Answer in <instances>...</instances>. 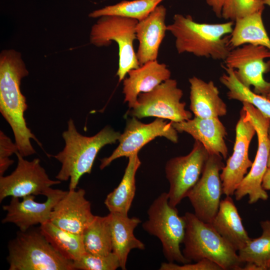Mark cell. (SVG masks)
<instances>
[{"mask_svg": "<svg viewBox=\"0 0 270 270\" xmlns=\"http://www.w3.org/2000/svg\"><path fill=\"white\" fill-rule=\"evenodd\" d=\"M28 74L21 54L5 50L0 54V112L11 127L18 152L24 157L36 153L30 140L42 144L28 127L24 112L28 108L21 80Z\"/></svg>", "mask_w": 270, "mask_h": 270, "instance_id": "1", "label": "cell"}, {"mask_svg": "<svg viewBox=\"0 0 270 270\" xmlns=\"http://www.w3.org/2000/svg\"><path fill=\"white\" fill-rule=\"evenodd\" d=\"M68 130L63 132L64 149L55 155H50L62 164L56 176L60 181L70 180L69 190H76L80 178L90 174L99 151L107 144L116 142L120 136L119 132L106 126L94 136H87L80 134L72 119L68 122Z\"/></svg>", "mask_w": 270, "mask_h": 270, "instance_id": "2", "label": "cell"}, {"mask_svg": "<svg viewBox=\"0 0 270 270\" xmlns=\"http://www.w3.org/2000/svg\"><path fill=\"white\" fill-rule=\"evenodd\" d=\"M234 22L220 24L199 23L190 15L176 14L173 22L167 26V31L176 38L178 54L191 53L200 57L224 60L233 49L230 36Z\"/></svg>", "mask_w": 270, "mask_h": 270, "instance_id": "3", "label": "cell"}, {"mask_svg": "<svg viewBox=\"0 0 270 270\" xmlns=\"http://www.w3.org/2000/svg\"><path fill=\"white\" fill-rule=\"evenodd\" d=\"M186 228L182 252L189 261L207 259L222 270H241L244 264L236 251L214 229L210 223L200 220L194 214L186 212L184 215Z\"/></svg>", "mask_w": 270, "mask_h": 270, "instance_id": "4", "label": "cell"}, {"mask_svg": "<svg viewBox=\"0 0 270 270\" xmlns=\"http://www.w3.org/2000/svg\"><path fill=\"white\" fill-rule=\"evenodd\" d=\"M9 270H74L38 230L20 231L8 244Z\"/></svg>", "mask_w": 270, "mask_h": 270, "instance_id": "5", "label": "cell"}, {"mask_svg": "<svg viewBox=\"0 0 270 270\" xmlns=\"http://www.w3.org/2000/svg\"><path fill=\"white\" fill-rule=\"evenodd\" d=\"M148 219L142 224L143 229L160 241L162 252L168 262L180 264L190 262L180 249L186 228L184 216H180L176 207L168 202V192L158 196L150 206Z\"/></svg>", "mask_w": 270, "mask_h": 270, "instance_id": "6", "label": "cell"}, {"mask_svg": "<svg viewBox=\"0 0 270 270\" xmlns=\"http://www.w3.org/2000/svg\"><path fill=\"white\" fill-rule=\"evenodd\" d=\"M92 26L90 42L98 47L108 46L115 41L118 46V68L116 75L120 82L128 72L140 66L134 48L136 39V26L138 20L117 16H104L98 18Z\"/></svg>", "mask_w": 270, "mask_h": 270, "instance_id": "7", "label": "cell"}, {"mask_svg": "<svg viewBox=\"0 0 270 270\" xmlns=\"http://www.w3.org/2000/svg\"><path fill=\"white\" fill-rule=\"evenodd\" d=\"M242 108L246 110L254 125L258 136V148L255 159L250 172L246 174L234 192L236 200H241L248 196L249 204L261 200H266L268 195L262 187L264 176L268 168L270 150L268 128L270 118L264 116L252 104L243 102Z\"/></svg>", "mask_w": 270, "mask_h": 270, "instance_id": "8", "label": "cell"}, {"mask_svg": "<svg viewBox=\"0 0 270 270\" xmlns=\"http://www.w3.org/2000/svg\"><path fill=\"white\" fill-rule=\"evenodd\" d=\"M182 96L176 80L170 78L150 92L140 94L129 114L138 119L152 116L172 122L188 120L192 114L185 109L186 103L181 102Z\"/></svg>", "mask_w": 270, "mask_h": 270, "instance_id": "9", "label": "cell"}, {"mask_svg": "<svg viewBox=\"0 0 270 270\" xmlns=\"http://www.w3.org/2000/svg\"><path fill=\"white\" fill-rule=\"evenodd\" d=\"M210 154L200 142L195 140L190 152L184 156L169 160L165 166L170 188L169 204L176 207L197 183Z\"/></svg>", "mask_w": 270, "mask_h": 270, "instance_id": "10", "label": "cell"}, {"mask_svg": "<svg viewBox=\"0 0 270 270\" xmlns=\"http://www.w3.org/2000/svg\"><path fill=\"white\" fill-rule=\"evenodd\" d=\"M270 50L261 46L244 44L233 48L224 60L226 66L234 70L238 80L245 86L264 96L270 92V82L264 74L270 70Z\"/></svg>", "mask_w": 270, "mask_h": 270, "instance_id": "11", "label": "cell"}, {"mask_svg": "<svg viewBox=\"0 0 270 270\" xmlns=\"http://www.w3.org/2000/svg\"><path fill=\"white\" fill-rule=\"evenodd\" d=\"M18 164L14 170L10 175L0 176V202L11 196L22 198L28 195H44L51 186L61 183L59 180L50 178L40 160H25L18 152L15 154Z\"/></svg>", "mask_w": 270, "mask_h": 270, "instance_id": "12", "label": "cell"}, {"mask_svg": "<svg viewBox=\"0 0 270 270\" xmlns=\"http://www.w3.org/2000/svg\"><path fill=\"white\" fill-rule=\"evenodd\" d=\"M156 137H164L174 143L178 142V132L171 122L156 118L150 123L144 124L132 116L126 120L124 131L118 139V147L109 156L100 159V169L103 170L118 158H128L138 153L144 146Z\"/></svg>", "mask_w": 270, "mask_h": 270, "instance_id": "13", "label": "cell"}, {"mask_svg": "<svg viewBox=\"0 0 270 270\" xmlns=\"http://www.w3.org/2000/svg\"><path fill=\"white\" fill-rule=\"evenodd\" d=\"M220 155H209L200 178L188 192L194 214L200 220L211 223L216 214L223 194L220 172L224 166Z\"/></svg>", "mask_w": 270, "mask_h": 270, "instance_id": "14", "label": "cell"}, {"mask_svg": "<svg viewBox=\"0 0 270 270\" xmlns=\"http://www.w3.org/2000/svg\"><path fill=\"white\" fill-rule=\"evenodd\" d=\"M256 133L248 114L242 108L236 128V140L232 155L220 174L223 194L232 196L240 183L251 168L252 162L248 156L250 142Z\"/></svg>", "mask_w": 270, "mask_h": 270, "instance_id": "15", "label": "cell"}, {"mask_svg": "<svg viewBox=\"0 0 270 270\" xmlns=\"http://www.w3.org/2000/svg\"><path fill=\"white\" fill-rule=\"evenodd\" d=\"M66 192L52 188L46 196V200L43 202L35 201L34 195L24 196L22 201L18 198L12 197L10 203L2 206L6 214L2 222L14 224L22 232H26L34 226L44 224L50 221L54 206Z\"/></svg>", "mask_w": 270, "mask_h": 270, "instance_id": "16", "label": "cell"}, {"mask_svg": "<svg viewBox=\"0 0 270 270\" xmlns=\"http://www.w3.org/2000/svg\"><path fill=\"white\" fill-rule=\"evenodd\" d=\"M85 194L82 188L69 190L54 206L50 221L63 230L82 235L96 217Z\"/></svg>", "mask_w": 270, "mask_h": 270, "instance_id": "17", "label": "cell"}, {"mask_svg": "<svg viewBox=\"0 0 270 270\" xmlns=\"http://www.w3.org/2000/svg\"><path fill=\"white\" fill-rule=\"evenodd\" d=\"M178 132H185L202 143L210 154H216L226 160L228 148L225 142L228 134L219 118H203L196 116L180 122H170Z\"/></svg>", "mask_w": 270, "mask_h": 270, "instance_id": "18", "label": "cell"}, {"mask_svg": "<svg viewBox=\"0 0 270 270\" xmlns=\"http://www.w3.org/2000/svg\"><path fill=\"white\" fill-rule=\"evenodd\" d=\"M166 10L158 6L144 20L138 22L136 36L139 44L136 52L140 66L157 60L160 45L167 31L165 23Z\"/></svg>", "mask_w": 270, "mask_h": 270, "instance_id": "19", "label": "cell"}, {"mask_svg": "<svg viewBox=\"0 0 270 270\" xmlns=\"http://www.w3.org/2000/svg\"><path fill=\"white\" fill-rule=\"evenodd\" d=\"M123 81L124 102L132 108L140 93L150 92L158 86L170 78L171 72L164 64L157 60L148 62L137 68L130 70Z\"/></svg>", "mask_w": 270, "mask_h": 270, "instance_id": "20", "label": "cell"}, {"mask_svg": "<svg viewBox=\"0 0 270 270\" xmlns=\"http://www.w3.org/2000/svg\"><path fill=\"white\" fill-rule=\"evenodd\" d=\"M188 81L190 109L196 116L219 118L226 114V106L212 81L206 82L194 76L190 78Z\"/></svg>", "mask_w": 270, "mask_h": 270, "instance_id": "21", "label": "cell"}, {"mask_svg": "<svg viewBox=\"0 0 270 270\" xmlns=\"http://www.w3.org/2000/svg\"><path fill=\"white\" fill-rule=\"evenodd\" d=\"M112 244V252L118 257L120 268L126 269L128 257L133 249L143 250L144 244L134 234L136 227L141 223L136 217L118 212H110Z\"/></svg>", "mask_w": 270, "mask_h": 270, "instance_id": "22", "label": "cell"}, {"mask_svg": "<svg viewBox=\"0 0 270 270\" xmlns=\"http://www.w3.org/2000/svg\"><path fill=\"white\" fill-rule=\"evenodd\" d=\"M210 224L236 251L244 247L251 239L230 196L221 200L218 212Z\"/></svg>", "mask_w": 270, "mask_h": 270, "instance_id": "23", "label": "cell"}, {"mask_svg": "<svg viewBox=\"0 0 270 270\" xmlns=\"http://www.w3.org/2000/svg\"><path fill=\"white\" fill-rule=\"evenodd\" d=\"M138 154H134L128 157V163L120 182L105 199L104 204L110 212L128 215L136 194V173L141 164Z\"/></svg>", "mask_w": 270, "mask_h": 270, "instance_id": "24", "label": "cell"}, {"mask_svg": "<svg viewBox=\"0 0 270 270\" xmlns=\"http://www.w3.org/2000/svg\"><path fill=\"white\" fill-rule=\"evenodd\" d=\"M262 12H256L234 21L229 40L232 48L250 44L263 46L270 50V38L262 22Z\"/></svg>", "mask_w": 270, "mask_h": 270, "instance_id": "25", "label": "cell"}, {"mask_svg": "<svg viewBox=\"0 0 270 270\" xmlns=\"http://www.w3.org/2000/svg\"><path fill=\"white\" fill-rule=\"evenodd\" d=\"M40 229L54 249L66 258L77 260L86 252L82 235L63 230L50 221L41 224Z\"/></svg>", "mask_w": 270, "mask_h": 270, "instance_id": "26", "label": "cell"}, {"mask_svg": "<svg viewBox=\"0 0 270 270\" xmlns=\"http://www.w3.org/2000/svg\"><path fill=\"white\" fill-rule=\"evenodd\" d=\"M261 236L251 238L238 251L240 260L245 264L244 270H266L270 262V220L260 222Z\"/></svg>", "mask_w": 270, "mask_h": 270, "instance_id": "27", "label": "cell"}, {"mask_svg": "<svg viewBox=\"0 0 270 270\" xmlns=\"http://www.w3.org/2000/svg\"><path fill=\"white\" fill-rule=\"evenodd\" d=\"M82 236L86 252L106 255L112 252L110 214L104 216H96Z\"/></svg>", "mask_w": 270, "mask_h": 270, "instance_id": "28", "label": "cell"}, {"mask_svg": "<svg viewBox=\"0 0 270 270\" xmlns=\"http://www.w3.org/2000/svg\"><path fill=\"white\" fill-rule=\"evenodd\" d=\"M224 68L226 72L220 77V80L228 88V98L249 103L270 118V100L256 94L241 84L233 69L226 66H224Z\"/></svg>", "mask_w": 270, "mask_h": 270, "instance_id": "29", "label": "cell"}, {"mask_svg": "<svg viewBox=\"0 0 270 270\" xmlns=\"http://www.w3.org/2000/svg\"><path fill=\"white\" fill-rule=\"evenodd\" d=\"M164 0H122L116 4L94 10L88 16L98 18L104 16H117L141 21L146 18Z\"/></svg>", "mask_w": 270, "mask_h": 270, "instance_id": "30", "label": "cell"}, {"mask_svg": "<svg viewBox=\"0 0 270 270\" xmlns=\"http://www.w3.org/2000/svg\"><path fill=\"white\" fill-rule=\"evenodd\" d=\"M263 0H224L222 18L235 21L258 12L264 8Z\"/></svg>", "mask_w": 270, "mask_h": 270, "instance_id": "31", "label": "cell"}, {"mask_svg": "<svg viewBox=\"0 0 270 270\" xmlns=\"http://www.w3.org/2000/svg\"><path fill=\"white\" fill-rule=\"evenodd\" d=\"M73 267L80 270H116L120 268V263L114 252L106 255L86 252L78 260L73 262Z\"/></svg>", "mask_w": 270, "mask_h": 270, "instance_id": "32", "label": "cell"}, {"mask_svg": "<svg viewBox=\"0 0 270 270\" xmlns=\"http://www.w3.org/2000/svg\"><path fill=\"white\" fill-rule=\"evenodd\" d=\"M18 152L16 144L6 135L3 132H0V176H4V172L13 163L14 160L10 158L13 154Z\"/></svg>", "mask_w": 270, "mask_h": 270, "instance_id": "33", "label": "cell"}, {"mask_svg": "<svg viewBox=\"0 0 270 270\" xmlns=\"http://www.w3.org/2000/svg\"><path fill=\"white\" fill-rule=\"evenodd\" d=\"M190 262L178 264L172 262H162L160 270H222L215 262L207 259H204L194 264Z\"/></svg>", "mask_w": 270, "mask_h": 270, "instance_id": "34", "label": "cell"}, {"mask_svg": "<svg viewBox=\"0 0 270 270\" xmlns=\"http://www.w3.org/2000/svg\"><path fill=\"white\" fill-rule=\"evenodd\" d=\"M224 0H206L207 4L212 8L218 18H222V11Z\"/></svg>", "mask_w": 270, "mask_h": 270, "instance_id": "35", "label": "cell"}, {"mask_svg": "<svg viewBox=\"0 0 270 270\" xmlns=\"http://www.w3.org/2000/svg\"><path fill=\"white\" fill-rule=\"evenodd\" d=\"M262 185L265 190H270V166L268 167L264 176Z\"/></svg>", "mask_w": 270, "mask_h": 270, "instance_id": "36", "label": "cell"}, {"mask_svg": "<svg viewBox=\"0 0 270 270\" xmlns=\"http://www.w3.org/2000/svg\"><path fill=\"white\" fill-rule=\"evenodd\" d=\"M268 138L269 140L270 146V122L268 125ZM268 166H270V152H269V155H268Z\"/></svg>", "mask_w": 270, "mask_h": 270, "instance_id": "37", "label": "cell"}, {"mask_svg": "<svg viewBox=\"0 0 270 270\" xmlns=\"http://www.w3.org/2000/svg\"><path fill=\"white\" fill-rule=\"evenodd\" d=\"M264 4L270 6V0H263Z\"/></svg>", "mask_w": 270, "mask_h": 270, "instance_id": "38", "label": "cell"}, {"mask_svg": "<svg viewBox=\"0 0 270 270\" xmlns=\"http://www.w3.org/2000/svg\"><path fill=\"white\" fill-rule=\"evenodd\" d=\"M267 270H270V262L268 263V265Z\"/></svg>", "mask_w": 270, "mask_h": 270, "instance_id": "39", "label": "cell"}, {"mask_svg": "<svg viewBox=\"0 0 270 270\" xmlns=\"http://www.w3.org/2000/svg\"><path fill=\"white\" fill-rule=\"evenodd\" d=\"M268 99L270 100V92L266 96Z\"/></svg>", "mask_w": 270, "mask_h": 270, "instance_id": "40", "label": "cell"}]
</instances>
